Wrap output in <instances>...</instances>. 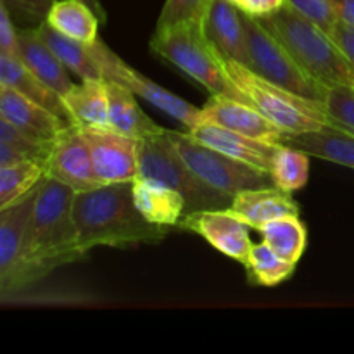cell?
Masks as SVG:
<instances>
[{
    "instance_id": "obj_11",
    "label": "cell",
    "mask_w": 354,
    "mask_h": 354,
    "mask_svg": "<svg viewBox=\"0 0 354 354\" xmlns=\"http://www.w3.org/2000/svg\"><path fill=\"white\" fill-rule=\"evenodd\" d=\"M88 140L93 171L100 185L133 182L138 175V142L113 127H80Z\"/></svg>"
},
{
    "instance_id": "obj_37",
    "label": "cell",
    "mask_w": 354,
    "mask_h": 354,
    "mask_svg": "<svg viewBox=\"0 0 354 354\" xmlns=\"http://www.w3.org/2000/svg\"><path fill=\"white\" fill-rule=\"evenodd\" d=\"M228 2H232L249 16L263 17L280 9L286 3V0H228Z\"/></svg>"
},
{
    "instance_id": "obj_3",
    "label": "cell",
    "mask_w": 354,
    "mask_h": 354,
    "mask_svg": "<svg viewBox=\"0 0 354 354\" xmlns=\"http://www.w3.org/2000/svg\"><path fill=\"white\" fill-rule=\"evenodd\" d=\"M258 19L286 45L301 68L325 88L337 85L354 86V66L348 55L335 44L330 33L290 3L286 2L275 12Z\"/></svg>"
},
{
    "instance_id": "obj_22",
    "label": "cell",
    "mask_w": 354,
    "mask_h": 354,
    "mask_svg": "<svg viewBox=\"0 0 354 354\" xmlns=\"http://www.w3.org/2000/svg\"><path fill=\"white\" fill-rule=\"evenodd\" d=\"M107 104H109V127L137 140L165 133V128L151 120L138 106L135 93L127 86L106 82Z\"/></svg>"
},
{
    "instance_id": "obj_20",
    "label": "cell",
    "mask_w": 354,
    "mask_h": 354,
    "mask_svg": "<svg viewBox=\"0 0 354 354\" xmlns=\"http://www.w3.org/2000/svg\"><path fill=\"white\" fill-rule=\"evenodd\" d=\"M17 37L21 44V61L38 76L44 83H47L55 93L64 97L75 83L68 78L66 66L59 61L52 48L41 40L37 28H17Z\"/></svg>"
},
{
    "instance_id": "obj_26",
    "label": "cell",
    "mask_w": 354,
    "mask_h": 354,
    "mask_svg": "<svg viewBox=\"0 0 354 354\" xmlns=\"http://www.w3.org/2000/svg\"><path fill=\"white\" fill-rule=\"evenodd\" d=\"M45 21L66 37L86 45L99 40V24H102L83 0H54Z\"/></svg>"
},
{
    "instance_id": "obj_10",
    "label": "cell",
    "mask_w": 354,
    "mask_h": 354,
    "mask_svg": "<svg viewBox=\"0 0 354 354\" xmlns=\"http://www.w3.org/2000/svg\"><path fill=\"white\" fill-rule=\"evenodd\" d=\"M40 187L41 183L16 203L0 209V296L3 301L24 289V242Z\"/></svg>"
},
{
    "instance_id": "obj_1",
    "label": "cell",
    "mask_w": 354,
    "mask_h": 354,
    "mask_svg": "<svg viewBox=\"0 0 354 354\" xmlns=\"http://www.w3.org/2000/svg\"><path fill=\"white\" fill-rule=\"evenodd\" d=\"M73 220L80 249L85 254L95 248L158 244L169 232V227L151 223L138 211L131 182L106 183L76 192Z\"/></svg>"
},
{
    "instance_id": "obj_38",
    "label": "cell",
    "mask_w": 354,
    "mask_h": 354,
    "mask_svg": "<svg viewBox=\"0 0 354 354\" xmlns=\"http://www.w3.org/2000/svg\"><path fill=\"white\" fill-rule=\"evenodd\" d=\"M330 37L334 38L335 44L341 47V50L348 55L349 61L354 66V26H348L344 23H337L334 30L330 31Z\"/></svg>"
},
{
    "instance_id": "obj_15",
    "label": "cell",
    "mask_w": 354,
    "mask_h": 354,
    "mask_svg": "<svg viewBox=\"0 0 354 354\" xmlns=\"http://www.w3.org/2000/svg\"><path fill=\"white\" fill-rule=\"evenodd\" d=\"M0 118L38 142H55L69 128L76 127L6 85H0Z\"/></svg>"
},
{
    "instance_id": "obj_40",
    "label": "cell",
    "mask_w": 354,
    "mask_h": 354,
    "mask_svg": "<svg viewBox=\"0 0 354 354\" xmlns=\"http://www.w3.org/2000/svg\"><path fill=\"white\" fill-rule=\"evenodd\" d=\"M83 2L86 3V6L90 7V9L93 10V12L97 14V17L100 19V23H106L107 21V14H106V9H104V6L100 3V0H83Z\"/></svg>"
},
{
    "instance_id": "obj_18",
    "label": "cell",
    "mask_w": 354,
    "mask_h": 354,
    "mask_svg": "<svg viewBox=\"0 0 354 354\" xmlns=\"http://www.w3.org/2000/svg\"><path fill=\"white\" fill-rule=\"evenodd\" d=\"M230 209L249 227L259 230L263 225L280 216L299 214V204L292 197V192L279 187H263L235 194Z\"/></svg>"
},
{
    "instance_id": "obj_19",
    "label": "cell",
    "mask_w": 354,
    "mask_h": 354,
    "mask_svg": "<svg viewBox=\"0 0 354 354\" xmlns=\"http://www.w3.org/2000/svg\"><path fill=\"white\" fill-rule=\"evenodd\" d=\"M133 185V201L147 221L161 227H176L187 213L182 194L169 189L158 180L137 176Z\"/></svg>"
},
{
    "instance_id": "obj_7",
    "label": "cell",
    "mask_w": 354,
    "mask_h": 354,
    "mask_svg": "<svg viewBox=\"0 0 354 354\" xmlns=\"http://www.w3.org/2000/svg\"><path fill=\"white\" fill-rule=\"evenodd\" d=\"M245 40H248V66L251 71L268 80L270 83L306 99L324 102L325 88L322 83L311 78L292 57L286 45L266 30L258 17L244 12Z\"/></svg>"
},
{
    "instance_id": "obj_29",
    "label": "cell",
    "mask_w": 354,
    "mask_h": 354,
    "mask_svg": "<svg viewBox=\"0 0 354 354\" xmlns=\"http://www.w3.org/2000/svg\"><path fill=\"white\" fill-rule=\"evenodd\" d=\"M310 158L311 156L301 149L280 145L270 168L273 185L287 192L303 189L310 178Z\"/></svg>"
},
{
    "instance_id": "obj_39",
    "label": "cell",
    "mask_w": 354,
    "mask_h": 354,
    "mask_svg": "<svg viewBox=\"0 0 354 354\" xmlns=\"http://www.w3.org/2000/svg\"><path fill=\"white\" fill-rule=\"evenodd\" d=\"M328 3L337 17V23L354 26V0H328Z\"/></svg>"
},
{
    "instance_id": "obj_23",
    "label": "cell",
    "mask_w": 354,
    "mask_h": 354,
    "mask_svg": "<svg viewBox=\"0 0 354 354\" xmlns=\"http://www.w3.org/2000/svg\"><path fill=\"white\" fill-rule=\"evenodd\" d=\"M282 144L308 152L311 158L324 159L354 169V135L339 128L308 131L299 135H286Z\"/></svg>"
},
{
    "instance_id": "obj_12",
    "label": "cell",
    "mask_w": 354,
    "mask_h": 354,
    "mask_svg": "<svg viewBox=\"0 0 354 354\" xmlns=\"http://www.w3.org/2000/svg\"><path fill=\"white\" fill-rule=\"evenodd\" d=\"M176 228L201 235L227 258L235 259L242 265L248 263L252 248V241L249 237L251 227L241 220L230 207L187 213Z\"/></svg>"
},
{
    "instance_id": "obj_9",
    "label": "cell",
    "mask_w": 354,
    "mask_h": 354,
    "mask_svg": "<svg viewBox=\"0 0 354 354\" xmlns=\"http://www.w3.org/2000/svg\"><path fill=\"white\" fill-rule=\"evenodd\" d=\"M90 47H92L93 57H95L97 64L100 66V71H102V76L106 82H114L127 86V88L131 90L135 95L142 97L144 100L151 102L152 106L161 109L162 113L171 116L173 120L182 123L187 131L192 130L194 127L199 124V107L192 106L190 102L183 100L182 97L175 95V93L169 92V90L159 86L158 83L149 80L147 76H144L142 73L135 71L133 68H130L127 62L121 61V59L100 40H97L95 44H92Z\"/></svg>"
},
{
    "instance_id": "obj_8",
    "label": "cell",
    "mask_w": 354,
    "mask_h": 354,
    "mask_svg": "<svg viewBox=\"0 0 354 354\" xmlns=\"http://www.w3.org/2000/svg\"><path fill=\"white\" fill-rule=\"evenodd\" d=\"M183 161L214 189L234 197L249 189L275 187L270 171L230 158L203 142L196 140L189 131H166Z\"/></svg>"
},
{
    "instance_id": "obj_4",
    "label": "cell",
    "mask_w": 354,
    "mask_h": 354,
    "mask_svg": "<svg viewBox=\"0 0 354 354\" xmlns=\"http://www.w3.org/2000/svg\"><path fill=\"white\" fill-rule=\"evenodd\" d=\"M151 50L203 85L211 95H228L251 104L230 80L223 57L206 37L201 21L156 30L151 38Z\"/></svg>"
},
{
    "instance_id": "obj_34",
    "label": "cell",
    "mask_w": 354,
    "mask_h": 354,
    "mask_svg": "<svg viewBox=\"0 0 354 354\" xmlns=\"http://www.w3.org/2000/svg\"><path fill=\"white\" fill-rule=\"evenodd\" d=\"M0 3L7 7L12 19L35 23L37 26L41 21L47 19L54 0H0Z\"/></svg>"
},
{
    "instance_id": "obj_31",
    "label": "cell",
    "mask_w": 354,
    "mask_h": 354,
    "mask_svg": "<svg viewBox=\"0 0 354 354\" xmlns=\"http://www.w3.org/2000/svg\"><path fill=\"white\" fill-rule=\"evenodd\" d=\"M244 266L248 268L252 282L265 287L279 286L283 280L292 277L294 270H296V263L280 258L266 242L252 244L248 263Z\"/></svg>"
},
{
    "instance_id": "obj_13",
    "label": "cell",
    "mask_w": 354,
    "mask_h": 354,
    "mask_svg": "<svg viewBox=\"0 0 354 354\" xmlns=\"http://www.w3.org/2000/svg\"><path fill=\"white\" fill-rule=\"evenodd\" d=\"M199 123L218 124L227 130L273 144H282L287 135L252 104L228 95H211L201 107Z\"/></svg>"
},
{
    "instance_id": "obj_32",
    "label": "cell",
    "mask_w": 354,
    "mask_h": 354,
    "mask_svg": "<svg viewBox=\"0 0 354 354\" xmlns=\"http://www.w3.org/2000/svg\"><path fill=\"white\" fill-rule=\"evenodd\" d=\"M324 106L328 116L334 120L335 128L354 135V86H328Z\"/></svg>"
},
{
    "instance_id": "obj_2",
    "label": "cell",
    "mask_w": 354,
    "mask_h": 354,
    "mask_svg": "<svg viewBox=\"0 0 354 354\" xmlns=\"http://www.w3.org/2000/svg\"><path fill=\"white\" fill-rule=\"evenodd\" d=\"M76 190L45 176L35 201L23 251L24 289L54 270L85 258L73 220Z\"/></svg>"
},
{
    "instance_id": "obj_30",
    "label": "cell",
    "mask_w": 354,
    "mask_h": 354,
    "mask_svg": "<svg viewBox=\"0 0 354 354\" xmlns=\"http://www.w3.org/2000/svg\"><path fill=\"white\" fill-rule=\"evenodd\" d=\"M47 176L45 165L33 161L0 166V209L10 206L17 199L40 185Z\"/></svg>"
},
{
    "instance_id": "obj_28",
    "label": "cell",
    "mask_w": 354,
    "mask_h": 354,
    "mask_svg": "<svg viewBox=\"0 0 354 354\" xmlns=\"http://www.w3.org/2000/svg\"><path fill=\"white\" fill-rule=\"evenodd\" d=\"M54 142H38L0 118V166L33 161L47 165Z\"/></svg>"
},
{
    "instance_id": "obj_6",
    "label": "cell",
    "mask_w": 354,
    "mask_h": 354,
    "mask_svg": "<svg viewBox=\"0 0 354 354\" xmlns=\"http://www.w3.org/2000/svg\"><path fill=\"white\" fill-rule=\"evenodd\" d=\"M166 131L154 137L142 138L138 142L137 176L158 180L169 189L182 194L185 199L187 213L230 207L234 197L204 182L176 152Z\"/></svg>"
},
{
    "instance_id": "obj_16",
    "label": "cell",
    "mask_w": 354,
    "mask_h": 354,
    "mask_svg": "<svg viewBox=\"0 0 354 354\" xmlns=\"http://www.w3.org/2000/svg\"><path fill=\"white\" fill-rule=\"evenodd\" d=\"M203 28L223 61H235L248 66L244 12L239 7L228 0H211Z\"/></svg>"
},
{
    "instance_id": "obj_5",
    "label": "cell",
    "mask_w": 354,
    "mask_h": 354,
    "mask_svg": "<svg viewBox=\"0 0 354 354\" xmlns=\"http://www.w3.org/2000/svg\"><path fill=\"white\" fill-rule=\"evenodd\" d=\"M225 68L249 102L287 135L308 133L328 127L335 128L334 120L328 116L320 100L306 99L273 85L241 62L225 61Z\"/></svg>"
},
{
    "instance_id": "obj_14",
    "label": "cell",
    "mask_w": 354,
    "mask_h": 354,
    "mask_svg": "<svg viewBox=\"0 0 354 354\" xmlns=\"http://www.w3.org/2000/svg\"><path fill=\"white\" fill-rule=\"evenodd\" d=\"M45 171L48 178L57 180L75 189L76 192L95 189L100 185L93 171L88 140L78 124L69 128L54 142L50 158L45 165Z\"/></svg>"
},
{
    "instance_id": "obj_36",
    "label": "cell",
    "mask_w": 354,
    "mask_h": 354,
    "mask_svg": "<svg viewBox=\"0 0 354 354\" xmlns=\"http://www.w3.org/2000/svg\"><path fill=\"white\" fill-rule=\"evenodd\" d=\"M0 54H7L10 57L19 59V61L23 57L17 28L7 7L2 3H0Z\"/></svg>"
},
{
    "instance_id": "obj_27",
    "label": "cell",
    "mask_w": 354,
    "mask_h": 354,
    "mask_svg": "<svg viewBox=\"0 0 354 354\" xmlns=\"http://www.w3.org/2000/svg\"><path fill=\"white\" fill-rule=\"evenodd\" d=\"M263 242L270 245L280 258L296 263L304 254L308 245V230L299 214H287L268 221L259 228Z\"/></svg>"
},
{
    "instance_id": "obj_33",
    "label": "cell",
    "mask_w": 354,
    "mask_h": 354,
    "mask_svg": "<svg viewBox=\"0 0 354 354\" xmlns=\"http://www.w3.org/2000/svg\"><path fill=\"white\" fill-rule=\"evenodd\" d=\"M211 0H166L159 14L156 30L173 26L187 21H201L203 23L209 9Z\"/></svg>"
},
{
    "instance_id": "obj_35",
    "label": "cell",
    "mask_w": 354,
    "mask_h": 354,
    "mask_svg": "<svg viewBox=\"0 0 354 354\" xmlns=\"http://www.w3.org/2000/svg\"><path fill=\"white\" fill-rule=\"evenodd\" d=\"M286 2L299 10L301 14L310 17L311 21H315L327 33H330L337 24V17H335L328 0H286Z\"/></svg>"
},
{
    "instance_id": "obj_21",
    "label": "cell",
    "mask_w": 354,
    "mask_h": 354,
    "mask_svg": "<svg viewBox=\"0 0 354 354\" xmlns=\"http://www.w3.org/2000/svg\"><path fill=\"white\" fill-rule=\"evenodd\" d=\"M0 85H6L9 88L16 90L21 95L28 97L33 102L47 107L48 111L55 113L57 116L75 123L68 107L64 106L62 97L55 93L47 83L41 82L19 59L10 57L7 54H0Z\"/></svg>"
},
{
    "instance_id": "obj_24",
    "label": "cell",
    "mask_w": 354,
    "mask_h": 354,
    "mask_svg": "<svg viewBox=\"0 0 354 354\" xmlns=\"http://www.w3.org/2000/svg\"><path fill=\"white\" fill-rule=\"evenodd\" d=\"M73 121L78 127H106L109 124L106 80H82L62 97Z\"/></svg>"
},
{
    "instance_id": "obj_17",
    "label": "cell",
    "mask_w": 354,
    "mask_h": 354,
    "mask_svg": "<svg viewBox=\"0 0 354 354\" xmlns=\"http://www.w3.org/2000/svg\"><path fill=\"white\" fill-rule=\"evenodd\" d=\"M196 140L230 156V158L239 159L242 162L256 166L270 171L272 161L275 158L277 151L282 144H273V142L258 140V138L248 137V135L237 133V131L227 130L218 124L211 123H199L189 130Z\"/></svg>"
},
{
    "instance_id": "obj_25",
    "label": "cell",
    "mask_w": 354,
    "mask_h": 354,
    "mask_svg": "<svg viewBox=\"0 0 354 354\" xmlns=\"http://www.w3.org/2000/svg\"><path fill=\"white\" fill-rule=\"evenodd\" d=\"M35 28H37L41 40L52 48V52L57 55L59 61H61L69 71L78 75L82 80H104L100 66L97 64L90 45L75 40V38L71 37H66L61 31L52 28L47 21H41V23L37 24Z\"/></svg>"
}]
</instances>
